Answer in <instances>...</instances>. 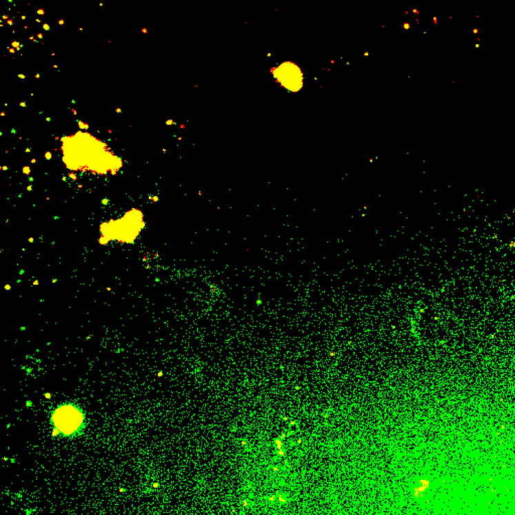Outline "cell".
<instances>
[{"label":"cell","instance_id":"6da1fadb","mask_svg":"<svg viewBox=\"0 0 515 515\" xmlns=\"http://www.w3.org/2000/svg\"><path fill=\"white\" fill-rule=\"evenodd\" d=\"M82 414L73 405H63L54 415V425L65 433L74 431L82 423Z\"/></svg>","mask_w":515,"mask_h":515}]
</instances>
